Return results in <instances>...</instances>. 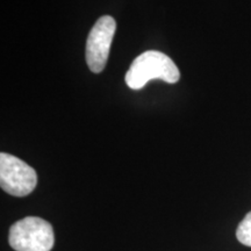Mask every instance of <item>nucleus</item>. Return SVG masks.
<instances>
[{
    "instance_id": "obj_1",
    "label": "nucleus",
    "mask_w": 251,
    "mask_h": 251,
    "mask_svg": "<svg viewBox=\"0 0 251 251\" xmlns=\"http://www.w3.org/2000/svg\"><path fill=\"white\" fill-rule=\"evenodd\" d=\"M179 78V69L168 55L156 50H149L134 59L125 79L131 90H140L151 79L176 84Z\"/></svg>"
},
{
    "instance_id": "obj_2",
    "label": "nucleus",
    "mask_w": 251,
    "mask_h": 251,
    "mask_svg": "<svg viewBox=\"0 0 251 251\" xmlns=\"http://www.w3.org/2000/svg\"><path fill=\"white\" fill-rule=\"evenodd\" d=\"M8 243L15 251H50L55 243L54 230L46 220L27 216L9 228Z\"/></svg>"
},
{
    "instance_id": "obj_3",
    "label": "nucleus",
    "mask_w": 251,
    "mask_h": 251,
    "mask_svg": "<svg viewBox=\"0 0 251 251\" xmlns=\"http://www.w3.org/2000/svg\"><path fill=\"white\" fill-rule=\"evenodd\" d=\"M36 171L26 162L9 153H0V186L14 197H26L35 190Z\"/></svg>"
},
{
    "instance_id": "obj_4",
    "label": "nucleus",
    "mask_w": 251,
    "mask_h": 251,
    "mask_svg": "<svg viewBox=\"0 0 251 251\" xmlns=\"http://www.w3.org/2000/svg\"><path fill=\"white\" fill-rule=\"evenodd\" d=\"M117 23L109 15L98 19L86 41V63L93 74H100L106 67Z\"/></svg>"
},
{
    "instance_id": "obj_5",
    "label": "nucleus",
    "mask_w": 251,
    "mask_h": 251,
    "mask_svg": "<svg viewBox=\"0 0 251 251\" xmlns=\"http://www.w3.org/2000/svg\"><path fill=\"white\" fill-rule=\"evenodd\" d=\"M238 242L247 247H251V212L244 216V219L238 225L236 230Z\"/></svg>"
}]
</instances>
